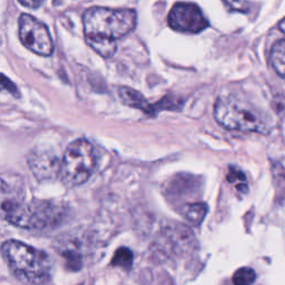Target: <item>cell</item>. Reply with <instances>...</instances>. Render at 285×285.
Listing matches in <instances>:
<instances>
[{"instance_id": "cell-1", "label": "cell", "mask_w": 285, "mask_h": 285, "mask_svg": "<svg viewBox=\"0 0 285 285\" xmlns=\"http://www.w3.org/2000/svg\"><path fill=\"white\" fill-rule=\"evenodd\" d=\"M136 21L137 15L133 9L89 8L83 16L85 39L102 57H112L117 49L116 40L129 34Z\"/></svg>"}, {"instance_id": "cell-2", "label": "cell", "mask_w": 285, "mask_h": 285, "mask_svg": "<svg viewBox=\"0 0 285 285\" xmlns=\"http://www.w3.org/2000/svg\"><path fill=\"white\" fill-rule=\"evenodd\" d=\"M1 252L18 281L25 285H42L49 280L52 262L45 252L15 239L4 242Z\"/></svg>"}, {"instance_id": "cell-3", "label": "cell", "mask_w": 285, "mask_h": 285, "mask_svg": "<svg viewBox=\"0 0 285 285\" xmlns=\"http://www.w3.org/2000/svg\"><path fill=\"white\" fill-rule=\"evenodd\" d=\"M214 117L217 123L229 130L255 132L263 135L271 132V121L268 117L245 99L235 95L217 99Z\"/></svg>"}, {"instance_id": "cell-4", "label": "cell", "mask_w": 285, "mask_h": 285, "mask_svg": "<svg viewBox=\"0 0 285 285\" xmlns=\"http://www.w3.org/2000/svg\"><path fill=\"white\" fill-rule=\"evenodd\" d=\"M1 212L12 225L27 229H44L60 221V207L47 201H33L24 204L22 197L2 196Z\"/></svg>"}, {"instance_id": "cell-5", "label": "cell", "mask_w": 285, "mask_h": 285, "mask_svg": "<svg viewBox=\"0 0 285 285\" xmlns=\"http://www.w3.org/2000/svg\"><path fill=\"white\" fill-rule=\"evenodd\" d=\"M93 145L85 138L76 139L67 146L61 161L60 178L66 186L75 187L87 182L96 167Z\"/></svg>"}, {"instance_id": "cell-6", "label": "cell", "mask_w": 285, "mask_h": 285, "mask_svg": "<svg viewBox=\"0 0 285 285\" xmlns=\"http://www.w3.org/2000/svg\"><path fill=\"white\" fill-rule=\"evenodd\" d=\"M19 38L25 47L40 56H51L54 42L46 25L28 13H22L18 20Z\"/></svg>"}, {"instance_id": "cell-7", "label": "cell", "mask_w": 285, "mask_h": 285, "mask_svg": "<svg viewBox=\"0 0 285 285\" xmlns=\"http://www.w3.org/2000/svg\"><path fill=\"white\" fill-rule=\"evenodd\" d=\"M171 29L185 34H198L209 27V21L195 3L178 2L169 13Z\"/></svg>"}, {"instance_id": "cell-8", "label": "cell", "mask_w": 285, "mask_h": 285, "mask_svg": "<svg viewBox=\"0 0 285 285\" xmlns=\"http://www.w3.org/2000/svg\"><path fill=\"white\" fill-rule=\"evenodd\" d=\"M27 162L31 173L39 182L52 180L60 176L61 161L52 151L35 148L29 153Z\"/></svg>"}, {"instance_id": "cell-9", "label": "cell", "mask_w": 285, "mask_h": 285, "mask_svg": "<svg viewBox=\"0 0 285 285\" xmlns=\"http://www.w3.org/2000/svg\"><path fill=\"white\" fill-rule=\"evenodd\" d=\"M118 95L120 101L123 102L125 105L138 108V110H142L145 113H149V114L153 112V107L149 105L143 95L136 92V90L128 87H120L118 90Z\"/></svg>"}, {"instance_id": "cell-10", "label": "cell", "mask_w": 285, "mask_h": 285, "mask_svg": "<svg viewBox=\"0 0 285 285\" xmlns=\"http://www.w3.org/2000/svg\"><path fill=\"white\" fill-rule=\"evenodd\" d=\"M207 207L203 203H188L179 209V213L188 223L200 225L205 219Z\"/></svg>"}, {"instance_id": "cell-11", "label": "cell", "mask_w": 285, "mask_h": 285, "mask_svg": "<svg viewBox=\"0 0 285 285\" xmlns=\"http://www.w3.org/2000/svg\"><path fill=\"white\" fill-rule=\"evenodd\" d=\"M271 64L274 70L285 78V40L274 44L271 52Z\"/></svg>"}, {"instance_id": "cell-12", "label": "cell", "mask_w": 285, "mask_h": 285, "mask_svg": "<svg viewBox=\"0 0 285 285\" xmlns=\"http://www.w3.org/2000/svg\"><path fill=\"white\" fill-rule=\"evenodd\" d=\"M228 182L233 185V186L241 193H247L248 191V184L245 174L235 166H229L228 176H226Z\"/></svg>"}, {"instance_id": "cell-13", "label": "cell", "mask_w": 285, "mask_h": 285, "mask_svg": "<svg viewBox=\"0 0 285 285\" xmlns=\"http://www.w3.org/2000/svg\"><path fill=\"white\" fill-rule=\"evenodd\" d=\"M134 254L133 252L127 247H119L118 250L115 252L114 256L112 260V265L117 266V268H121L124 270H129L133 265Z\"/></svg>"}, {"instance_id": "cell-14", "label": "cell", "mask_w": 285, "mask_h": 285, "mask_svg": "<svg viewBox=\"0 0 285 285\" xmlns=\"http://www.w3.org/2000/svg\"><path fill=\"white\" fill-rule=\"evenodd\" d=\"M256 280L255 271L251 268H241L233 274L232 281L234 285H252Z\"/></svg>"}, {"instance_id": "cell-15", "label": "cell", "mask_w": 285, "mask_h": 285, "mask_svg": "<svg viewBox=\"0 0 285 285\" xmlns=\"http://www.w3.org/2000/svg\"><path fill=\"white\" fill-rule=\"evenodd\" d=\"M1 77H2V80H1L2 88L8 90V92L10 93V94H12L13 96L17 97L18 96V90L16 88V86L13 85V83H12L11 80H9L8 78H6V77H4V75H2Z\"/></svg>"}, {"instance_id": "cell-16", "label": "cell", "mask_w": 285, "mask_h": 285, "mask_svg": "<svg viewBox=\"0 0 285 285\" xmlns=\"http://www.w3.org/2000/svg\"><path fill=\"white\" fill-rule=\"evenodd\" d=\"M19 3L22 6L30 7V8H38L39 6H42L43 1H24V0H19Z\"/></svg>"}, {"instance_id": "cell-17", "label": "cell", "mask_w": 285, "mask_h": 285, "mask_svg": "<svg viewBox=\"0 0 285 285\" xmlns=\"http://www.w3.org/2000/svg\"><path fill=\"white\" fill-rule=\"evenodd\" d=\"M280 29H281L282 33L285 35V18L281 22H280Z\"/></svg>"}]
</instances>
